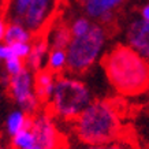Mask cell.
<instances>
[{
    "label": "cell",
    "instance_id": "1",
    "mask_svg": "<svg viewBox=\"0 0 149 149\" xmlns=\"http://www.w3.org/2000/svg\"><path fill=\"white\" fill-rule=\"evenodd\" d=\"M109 85L122 96H138L149 89V62L129 45H116L103 58Z\"/></svg>",
    "mask_w": 149,
    "mask_h": 149
},
{
    "label": "cell",
    "instance_id": "2",
    "mask_svg": "<svg viewBox=\"0 0 149 149\" xmlns=\"http://www.w3.org/2000/svg\"><path fill=\"white\" fill-rule=\"evenodd\" d=\"M75 136L85 145L111 144L120 133L116 107L107 100H95L82 111L74 123Z\"/></svg>",
    "mask_w": 149,
    "mask_h": 149
},
{
    "label": "cell",
    "instance_id": "3",
    "mask_svg": "<svg viewBox=\"0 0 149 149\" xmlns=\"http://www.w3.org/2000/svg\"><path fill=\"white\" fill-rule=\"evenodd\" d=\"M107 44V30L95 22L89 32L79 37H72L67 45V70L72 74H84L100 59Z\"/></svg>",
    "mask_w": 149,
    "mask_h": 149
},
{
    "label": "cell",
    "instance_id": "4",
    "mask_svg": "<svg viewBox=\"0 0 149 149\" xmlns=\"http://www.w3.org/2000/svg\"><path fill=\"white\" fill-rule=\"evenodd\" d=\"M51 108L63 119H75L93 101L92 92L84 81L74 77H58Z\"/></svg>",
    "mask_w": 149,
    "mask_h": 149
},
{
    "label": "cell",
    "instance_id": "5",
    "mask_svg": "<svg viewBox=\"0 0 149 149\" xmlns=\"http://www.w3.org/2000/svg\"><path fill=\"white\" fill-rule=\"evenodd\" d=\"M7 88L11 99L18 104L19 108L27 113H33L38 109L41 101L34 91V74L30 68L26 67L22 72L10 77Z\"/></svg>",
    "mask_w": 149,
    "mask_h": 149
},
{
    "label": "cell",
    "instance_id": "6",
    "mask_svg": "<svg viewBox=\"0 0 149 149\" xmlns=\"http://www.w3.org/2000/svg\"><path fill=\"white\" fill-rule=\"evenodd\" d=\"M30 129L36 136V149H59V131L48 113H37L32 119Z\"/></svg>",
    "mask_w": 149,
    "mask_h": 149
},
{
    "label": "cell",
    "instance_id": "7",
    "mask_svg": "<svg viewBox=\"0 0 149 149\" xmlns=\"http://www.w3.org/2000/svg\"><path fill=\"white\" fill-rule=\"evenodd\" d=\"M55 1L56 0H33L21 22L25 23L33 33L41 32L54 13Z\"/></svg>",
    "mask_w": 149,
    "mask_h": 149
},
{
    "label": "cell",
    "instance_id": "8",
    "mask_svg": "<svg viewBox=\"0 0 149 149\" xmlns=\"http://www.w3.org/2000/svg\"><path fill=\"white\" fill-rule=\"evenodd\" d=\"M86 17L99 23H111L125 0H81Z\"/></svg>",
    "mask_w": 149,
    "mask_h": 149
},
{
    "label": "cell",
    "instance_id": "9",
    "mask_svg": "<svg viewBox=\"0 0 149 149\" xmlns=\"http://www.w3.org/2000/svg\"><path fill=\"white\" fill-rule=\"evenodd\" d=\"M127 45L149 62V22L136 18L127 23L125 30Z\"/></svg>",
    "mask_w": 149,
    "mask_h": 149
},
{
    "label": "cell",
    "instance_id": "10",
    "mask_svg": "<svg viewBox=\"0 0 149 149\" xmlns=\"http://www.w3.org/2000/svg\"><path fill=\"white\" fill-rule=\"evenodd\" d=\"M49 42L47 38H36L32 41V49L30 54L27 56L26 62L27 68H30L33 72H37L42 70L44 66H47V59H48V54H49Z\"/></svg>",
    "mask_w": 149,
    "mask_h": 149
},
{
    "label": "cell",
    "instance_id": "11",
    "mask_svg": "<svg viewBox=\"0 0 149 149\" xmlns=\"http://www.w3.org/2000/svg\"><path fill=\"white\" fill-rule=\"evenodd\" d=\"M58 77L48 68L34 72V91L40 101H49L54 95Z\"/></svg>",
    "mask_w": 149,
    "mask_h": 149
},
{
    "label": "cell",
    "instance_id": "12",
    "mask_svg": "<svg viewBox=\"0 0 149 149\" xmlns=\"http://www.w3.org/2000/svg\"><path fill=\"white\" fill-rule=\"evenodd\" d=\"M33 32L27 29L26 25L21 21L13 19L7 26L4 36V42L7 44H14V42H32Z\"/></svg>",
    "mask_w": 149,
    "mask_h": 149
},
{
    "label": "cell",
    "instance_id": "13",
    "mask_svg": "<svg viewBox=\"0 0 149 149\" xmlns=\"http://www.w3.org/2000/svg\"><path fill=\"white\" fill-rule=\"evenodd\" d=\"M72 36L70 32V26L63 22H56L54 26L49 29V36H48V42L51 48H63L66 49L70 44Z\"/></svg>",
    "mask_w": 149,
    "mask_h": 149
},
{
    "label": "cell",
    "instance_id": "14",
    "mask_svg": "<svg viewBox=\"0 0 149 149\" xmlns=\"http://www.w3.org/2000/svg\"><path fill=\"white\" fill-rule=\"evenodd\" d=\"M30 126H32V119L29 118V113L22 108L11 111L6 119V130L11 137Z\"/></svg>",
    "mask_w": 149,
    "mask_h": 149
},
{
    "label": "cell",
    "instance_id": "15",
    "mask_svg": "<svg viewBox=\"0 0 149 149\" xmlns=\"http://www.w3.org/2000/svg\"><path fill=\"white\" fill-rule=\"evenodd\" d=\"M47 68L55 74L63 72L67 68V51L63 48H51L47 59Z\"/></svg>",
    "mask_w": 149,
    "mask_h": 149
},
{
    "label": "cell",
    "instance_id": "16",
    "mask_svg": "<svg viewBox=\"0 0 149 149\" xmlns=\"http://www.w3.org/2000/svg\"><path fill=\"white\" fill-rule=\"evenodd\" d=\"M13 149H34L36 148V136L30 127L23 129L15 136L11 137Z\"/></svg>",
    "mask_w": 149,
    "mask_h": 149
},
{
    "label": "cell",
    "instance_id": "17",
    "mask_svg": "<svg viewBox=\"0 0 149 149\" xmlns=\"http://www.w3.org/2000/svg\"><path fill=\"white\" fill-rule=\"evenodd\" d=\"M93 25H95L93 21L84 14V15H78V17H75V18L70 22L68 26H70V32H71L72 37H79V36L86 34V33L92 29Z\"/></svg>",
    "mask_w": 149,
    "mask_h": 149
},
{
    "label": "cell",
    "instance_id": "18",
    "mask_svg": "<svg viewBox=\"0 0 149 149\" xmlns=\"http://www.w3.org/2000/svg\"><path fill=\"white\" fill-rule=\"evenodd\" d=\"M25 68H26V62L18 56H13V58L4 60V70L10 77H14L19 72H22Z\"/></svg>",
    "mask_w": 149,
    "mask_h": 149
},
{
    "label": "cell",
    "instance_id": "19",
    "mask_svg": "<svg viewBox=\"0 0 149 149\" xmlns=\"http://www.w3.org/2000/svg\"><path fill=\"white\" fill-rule=\"evenodd\" d=\"M33 0H13L11 4V13L15 21H22V17L26 13L27 7L30 6Z\"/></svg>",
    "mask_w": 149,
    "mask_h": 149
},
{
    "label": "cell",
    "instance_id": "20",
    "mask_svg": "<svg viewBox=\"0 0 149 149\" xmlns=\"http://www.w3.org/2000/svg\"><path fill=\"white\" fill-rule=\"evenodd\" d=\"M11 47H13L14 56H18V58L26 60L30 54V49H32V42H14L11 44Z\"/></svg>",
    "mask_w": 149,
    "mask_h": 149
},
{
    "label": "cell",
    "instance_id": "21",
    "mask_svg": "<svg viewBox=\"0 0 149 149\" xmlns=\"http://www.w3.org/2000/svg\"><path fill=\"white\" fill-rule=\"evenodd\" d=\"M14 56V52H13V47H11V44H7V42H0V58H1V60L4 62V60H7V59L13 58Z\"/></svg>",
    "mask_w": 149,
    "mask_h": 149
},
{
    "label": "cell",
    "instance_id": "22",
    "mask_svg": "<svg viewBox=\"0 0 149 149\" xmlns=\"http://www.w3.org/2000/svg\"><path fill=\"white\" fill-rule=\"evenodd\" d=\"M82 149H127L122 145H115L113 142L111 144H104V145H86L85 148Z\"/></svg>",
    "mask_w": 149,
    "mask_h": 149
},
{
    "label": "cell",
    "instance_id": "23",
    "mask_svg": "<svg viewBox=\"0 0 149 149\" xmlns=\"http://www.w3.org/2000/svg\"><path fill=\"white\" fill-rule=\"evenodd\" d=\"M8 23L6 21V18L3 15H0V42L4 41V36H6V30H7Z\"/></svg>",
    "mask_w": 149,
    "mask_h": 149
},
{
    "label": "cell",
    "instance_id": "24",
    "mask_svg": "<svg viewBox=\"0 0 149 149\" xmlns=\"http://www.w3.org/2000/svg\"><path fill=\"white\" fill-rule=\"evenodd\" d=\"M140 18L144 19V21H146V22H149V3H146V4H144L142 7H141Z\"/></svg>",
    "mask_w": 149,
    "mask_h": 149
},
{
    "label": "cell",
    "instance_id": "25",
    "mask_svg": "<svg viewBox=\"0 0 149 149\" xmlns=\"http://www.w3.org/2000/svg\"><path fill=\"white\" fill-rule=\"evenodd\" d=\"M0 149H7V148H3V146H0Z\"/></svg>",
    "mask_w": 149,
    "mask_h": 149
},
{
    "label": "cell",
    "instance_id": "26",
    "mask_svg": "<svg viewBox=\"0 0 149 149\" xmlns=\"http://www.w3.org/2000/svg\"><path fill=\"white\" fill-rule=\"evenodd\" d=\"M1 62H3V60H1V58H0V63H1Z\"/></svg>",
    "mask_w": 149,
    "mask_h": 149
},
{
    "label": "cell",
    "instance_id": "27",
    "mask_svg": "<svg viewBox=\"0 0 149 149\" xmlns=\"http://www.w3.org/2000/svg\"><path fill=\"white\" fill-rule=\"evenodd\" d=\"M34 149H36V148H34Z\"/></svg>",
    "mask_w": 149,
    "mask_h": 149
}]
</instances>
